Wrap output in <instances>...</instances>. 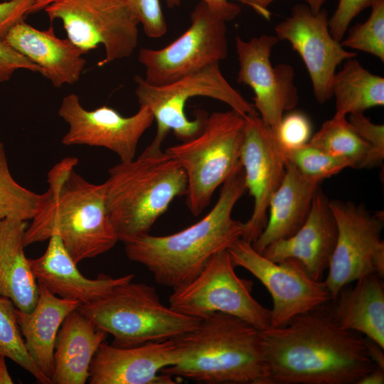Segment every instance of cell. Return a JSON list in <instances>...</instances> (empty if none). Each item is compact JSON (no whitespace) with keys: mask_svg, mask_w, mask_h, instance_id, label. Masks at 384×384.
Masks as SVG:
<instances>
[{"mask_svg":"<svg viewBox=\"0 0 384 384\" xmlns=\"http://www.w3.org/2000/svg\"><path fill=\"white\" fill-rule=\"evenodd\" d=\"M324 306L261 331L267 384H357L378 367L365 338Z\"/></svg>","mask_w":384,"mask_h":384,"instance_id":"obj_1","label":"cell"},{"mask_svg":"<svg viewBox=\"0 0 384 384\" xmlns=\"http://www.w3.org/2000/svg\"><path fill=\"white\" fill-rule=\"evenodd\" d=\"M76 157H65L48 173V190L26 228L28 246L58 235L75 263L111 250L119 241L107 210L105 186L74 170Z\"/></svg>","mask_w":384,"mask_h":384,"instance_id":"obj_2","label":"cell"},{"mask_svg":"<svg viewBox=\"0 0 384 384\" xmlns=\"http://www.w3.org/2000/svg\"><path fill=\"white\" fill-rule=\"evenodd\" d=\"M242 167L223 184L210 211L178 233H149L124 242L127 257L145 266L161 285L176 289L193 280L218 252L241 238L243 223L232 217L233 208L246 191Z\"/></svg>","mask_w":384,"mask_h":384,"instance_id":"obj_3","label":"cell"},{"mask_svg":"<svg viewBox=\"0 0 384 384\" xmlns=\"http://www.w3.org/2000/svg\"><path fill=\"white\" fill-rule=\"evenodd\" d=\"M178 358L161 374L206 384H267L261 330L215 312L173 338Z\"/></svg>","mask_w":384,"mask_h":384,"instance_id":"obj_4","label":"cell"},{"mask_svg":"<svg viewBox=\"0 0 384 384\" xmlns=\"http://www.w3.org/2000/svg\"><path fill=\"white\" fill-rule=\"evenodd\" d=\"M103 183L110 222L123 242L148 234L173 200L187 191L181 164L151 144L132 161L110 168Z\"/></svg>","mask_w":384,"mask_h":384,"instance_id":"obj_5","label":"cell"},{"mask_svg":"<svg viewBox=\"0 0 384 384\" xmlns=\"http://www.w3.org/2000/svg\"><path fill=\"white\" fill-rule=\"evenodd\" d=\"M78 309L112 336V345L118 347L173 339L195 329L201 319L164 305L154 287L132 281Z\"/></svg>","mask_w":384,"mask_h":384,"instance_id":"obj_6","label":"cell"},{"mask_svg":"<svg viewBox=\"0 0 384 384\" xmlns=\"http://www.w3.org/2000/svg\"><path fill=\"white\" fill-rule=\"evenodd\" d=\"M245 116L230 110L207 116L195 137L165 151L183 169L186 205L197 216L208 206L216 188L242 167L240 161Z\"/></svg>","mask_w":384,"mask_h":384,"instance_id":"obj_7","label":"cell"},{"mask_svg":"<svg viewBox=\"0 0 384 384\" xmlns=\"http://www.w3.org/2000/svg\"><path fill=\"white\" fill-rule=\"evenodd\" d=\"M134 80L139 107H148L156 122V133L151 144L157 146H161L170 131L182 142L195 137L202 131L207 114L197 110L196 118L191 120L185 113L187 101L193 97L218 100L245 117L258 115L253 105L225 78L219 63L162 86L150 85L139 75Z\"/></svg>","mask_w":384,"mask_h":384,"instance_id":"obj_8","label":"cell"},{"mask_svg":"<svg viewBox=\"0 0 384 384\" xmlns=\"http://www.w3.org/2000/svg\"><path fill=\"white\" fill-rule=\"evenodd\" d=\"M235 267L228 250L216 252L197 277L174 289L169 306L198 319L215 312L228 314L261 331L267 329L271 310L253 298L252 282L239 277Z\"/></svg>","mask_w":384,"mask_h":384,"instance_id":"obj_9","label":"cell"},{"mask_svg":"<svg viewBox=\"0 0 384 384\" xmlns=\"http://www.w3.org/2000/svg\"><path fill=\"white\" fill-rule=\"evenodd\" d=\"M63 23L67 38L86 54L103 46L105 65L129 57L138 42V19L124 0H56L45 8Z\"/></svg>","mask_w":384,"mask_h":384,"instance_id":"obj_10","label":"cell"},{"mask_svg":"<svg viewBox=\"0 0 384 384\" xmlns=\"http://www.w3.org/2000/svg\"><path fill=\"white\" fill-rule=\"evenodd\" d=\"M336 221V243L323 283L335 301L347 284L370 274L384 277L383 213L362 205L330 201Z\"/></svg>","mask_w":384,"mask_h":384,"instance_id":"obj_11","label":"cell"},{"mask_svg":"<svg viewBox=\"0 0 384 384\" xmlns=\"http://www.w3.org/2000/svg\"><path fill=\"white\" fill-rule=\"evenodd\" d=\"M188 28L161 49L142 48L139 62L146 82L162 86L191 75L228 56L226 21L203 1L191 14Z\"/></svg>","mask_w":384,"mask_h":384,"instance_id":"obj_12","label":"cell"},{"mask_svg":"<svg viewBox=\"0 0 384 384\" xmlns=\"http://www.w3.org/2000/svg\"><path fill=\"white\" fill-rule=\"evenodd\" d=\"M235 267L249 271L272 298L270 326L282 327L294 317L314 310L331 300L323 281L313 279L295 259L273 262L240 238L228 249Z\"/></svg>","mask_w":384,"mask_h":384,"instance_id":"obj_13","label":"cell"},{"mask_svg":"<svg viewBox=\"0 0 384 384\" xmlns=\"http://www.w3.org/2000/svg\"><path fill=\"white\" fill-rule=\"evenodd\" d=\"M278 41L276 36L266 34L247 41L235 38L240 65L237 81L252 88V105L274 134L284 112L294 108L299 100L292 66L271 63L270 55Z\"/></svg>","mask_w":384,"mask_h":384,"instance_id":"obj_14","label":"cell"},{"mask_svg":"<svg viewBox=\"0 0 384 384\" xmlns=\"http://www.w3.org/2000/svg\"><path fill=\"white\" fill-rule=\"evenodd\" d=\"M58 114L69 126L61 141L64 145L104 147L116 154L121 162L135 158L141 137L154 120L148 107H139L130 117L107 105L87 110L75 93L63 98Z\"/></svg>","mask_w":384,"mask_h":384,"instance_id":"obj_15","label":"cell"},{"mask_svg":"<svg viewBox=\"0 0 384 384\" xmlns=\"http://www.w3.org/2000/svg\"><path fill=\"white\" fill-rule=\"evenodd\" d=\"M274 31L277 38L288 41L303 60L316 101L327 102L332 97L336 68L343 61L356 58L357 53L346 49L331 36L326 11L321 9L314 13L307 5H296Z\"/></svg>","mask_w":384,"mask_h":384,"instance_id":"obj_16","label":"cell"},{"mask_svg":"<svg viewBox=\"0 0 384 384\" xmlns=\"http://www.w3.org/2000/svg\"><path fill=\"white\" fill-rule=\"evenodd\" d=\"M240 161L254 206L241 239L252 244L266 226L271 198L281 184L287 160L276 137L259 115H247Z\"/></svg>","mask_w":384,"mask_h":384,"instance_id":"obj_17","label":"cell"},{"mask_svg":"<svg viewBox=\"0 0 384 384\" xmlns=\"http://www.w3.org/2000/svg\"><path fill=\"white\" fill-rule=\"evenodd\" d=\"M174 339L132 347H118L104 341L90 365V384H174L172 376L161 374L177 361Z\"/></svg>","mask_w":384,"mask_h":384,"instance_id":"obj_18","label":"cell"},{"mask_svg":"<svg viewBox=\"0 0 384 384\" xmlns=\"http://www.w3.org/2000/svg\"><path fill=\"white\" fill-rule=\"evenodd\" d=\"M329 202L319 188L308 217L301 228L291 237L270 244L262 254L275 262L295 259L313 279L322 281L338 235L336 221Z\"/></svg>","mask_w":384,"mask_h":384,"instance_id":"obj_19","label":"cell"},{"mask_svg":"<svg viewBox=\"0 0 384 384\" xmlns=\"http://www.w3.org/2000/svg\"><path fill=\"white\" fill-rule=\"evenodd\" d=\"M45 252L29 259L33 274L38 282L53 294L80 304L94 302L110 293L115 287L132 281L134 275L112 277L105 274L95 279L84 277L77 267L62 240L52 235Z\"/></svg>","mask_w":384,"mask_h":384,"instance_id":"obj_20","label":"cell"},{"mask_svg":"<svg viewBox=\"0 0 384 384\" xmlns=\"http://www.w3.org/2000/svg\"><path fill=\"white\" fill-rule=\"evenodd\" d=\"M5 42L41 69L53 86L77 82L85 66V52L68 38L56 36L52 26L37 29L24 21L10 31Z\"/></svg>","mask_w":384,"mask_h":384,"instance_id":"obj_21","label":"cell"},{"mask_svg":"<svg viewBox=\"0 0 384 384\" xmlns=\"http://www.w3.org/2000/svg\"><path fill=\"white\" fill-rule=\"evenodd\" d=\"M321 182L287 162L283 180L270 201L266 226L252 244L257 252L262 254L270 244L291 237L301 228Z\"/></svg>","mask_w":384,"mask_h":384,"instance_id":"obj_22","label":"cell"},{"mask_svg":"<svg viewBox=\"0 0 384 384\" xmlns=\"http://www.w3.org/2000/svg\"><path fill=\"white\" fill-rule=\"evenodd\" d=\"M107 336L78 309L70 312L55 339L51 383L85 384L92 358Z\"/></svg>","mask_w":384,"mask_h":384,"instance_id":"obj_23","label":"cell"},{"mask_svg":"<svg viewBox=\"0 0 384 384\" xmlns=\"http://www.w3.org/2000/svg\"><path fill=\"white\" fill-rule=\"evenodd\" d=\"M38 284L39 294L35 307L31 311L16 308L15 313L30 356L51 380L57 334L66 316L80 304L60 298Z\"/></svg>","mask_w":384,"mask_h":384,"instance_id":"obj_24","label":"cell"},{"mask_svg":"<svg viewBox=\"0 0 384 384\" xmlns=\"http://www.w3.org/2000/svg\"><path fill=\"white\" fill-rule=\"evenodd\" d=\"M26 228V221L0 220V297L11 299L19 310L31 311L39 289L23 251Z\"/></svg>","mask_w":384,"mask_h":384,"instance_id":"obj_25","label":"cell"},{"mask_svg":"<svg viewBox=\"0 0 384 384\" xmlns=\"http://www.w3.org/2000/svg\"><path fill=\"white\" fill-rule=\"evenodd\" d=\"M383 279L370 274L356 280L351 289H342L331 311L339 326L361 333L384 348Z\"/></svg>","mask_w":384,"mask_h":384,"instance_id":"obj_26","label":"cell"},{"mask_svg":"<svg viewBox=\"0 0 384 384\" xmlns=\"http://www.w3.org/2000/svg\"><path fill=\"white\" fill-rule=\"evenodd\" d=\"M336 113L360 114L384 105V78L366 69L355 58L346 60L331 85Z\"/></svg>","mask_w":384,"mask_h":384,"instance_id":"obj_27","label":"cell"},{"mask_svg":"<svg viewBox=\"0 0 384 384\" xmlns=\"http://www.w3.org/2000/svg\"><path fill=\"white\" fill-rule=\"evenodd\" d=\"M309 144L348 161L351 168L377 166L370 146L356 132L346 115L335 113L311 136Z\"/></svg>","mask_w":384,"mask_h":384,"instance_id":"obj_28","label":"cell"},{"mask_svg":"<svg viewBox=\"0 0 384 384\" xmlns=\"http://www.w3.org/2000/svg\"><path fill=\"white\" fill-rule=\"evenodd\" d=\"M12 301L0 297V355L7 357L30 373L43 384L51 380L30 356L21 336Z\"/></svg>","mask_w":384,"mask_h":384,"instance_id":"obj_29","label":"cell"},{"mask_svg":"<svg viewBox=\"0 0 384 384\" xmlns=\"http://www.w3.org/2000/svg\"><path fill=\"white\" fill-rule=\"evenodd\" d=\"M42 194L19 185L9 170L6 151L0 142V220L10 218L26 221L33 218Z\"/></svg>","mask_w":384,"mask_h":384,"instance_id":"obj_30","label":"cell"},{"mask_svg":"<svg viewBox=\"0 0 384 384\" xmlns=\"http://www.w3.org/2000/svg\"><path fill=\"white\" fill-rule=\"evenodd\" d=\"M363 23H356L341 41L344 48L370 53L384 61V0H376Z\"/></svg>","mask_w":384,"mask_h":384,"instance_id":"obj_31","label":"cell"},{"mask_svg":"<svg viewBox=\"0 0 384 384\" xmlns=\"http://www.w3.org/2000/svg\"><path fill=\"white\" fill-rule=\"evenodd\" d=\"M284 154L287 162L302 174L322 181L347 167H351L348 161L330 155L309 143Z\"/></svg>","mask_w":384,"mask_h":384,"instance_id":"obj_32","label":"cell"},{"mask_svg":"<svg viewBox=\"0 0 384 384\" xmlns=\"http://www.w3.org/2000/svg\"><path fill=\"white\" fill-rule=\"evenodd\" d=\"M274 135L284 154L309 143L311 137V124L305 114L292 112L283 116Z\"/></svg>","mask_w":384,"mask_h":384,"instance_id":"obj_33","label":"cell"},{"mask_svg":"<svg viewBox=\"0 0 384 384\" xmlns=\"http://www.w3.org/2000/svg\"><path fill=\"white\" fill-rule=\"evenodd\" d=\"M150 38H160L167 31V25L159 0H124Z\"/></svg>","mask_w":384,"mask_h":384,"instance_id":"obj_34","label":"cell"},{"mask_svg":"<svg viewBox=\"0 0 384 384\" xmlns=\"http://www.w3.org/2000/svg\"><path fill=\"white\" fill-rule=\"evenodd\" d=\"M376 0H339L337 7L329 19L331 36L341 41L352 20L363 10L371 7Z\"/></svg>","mask_w":384,"mask_h":384,"instance_id":"obj_35","label":"cell"},{"mask_svg":"<svg viewBox=\"0 0 384 384\" xmlns=\"http://www.w3.org/2000/svg\"><path fill=\"white\" fill-rule=\"evenodd\" d=\"M349 123L370 146L377 165L384 159V126L372 122L363 113L349 114Z\"/></svg>","mask_w":384,"mask_h":384,"instance_id":"obj_36","label":"cell"},{"mask_svg":"<svg viewBox=\"0 0 384 384\" xmlns=\"http://www.w3.org/2000/svg\"><path fill=\"white\" fill-rule=\"evenodd\" d=\"M33 13H35L33 0H9L0 3V42H5L13 27Z\"/></svg>","mask_w":384,"mask_h":384,"instance_id":"obj_37","label":"cell"},{"mask_svg":"<svg viewBox=\"0 0 384 384\" xmlns=\"http://www.w3.org/2000/svg\"><path fill=\"white\" fill-rule=\"evenodd\" d=\"M18 69L41 73L40 67L13 49L6 42H0V83L8 81Z\"/></svg>","mask_w":384,"mask_h":384,"instance_id":"obj_38","label":"cell"},{"mask_svg":"<svg viewBox=\"0 0 384 384\" xmlns=\"http://www.w3.org/2000/svg\"><path fill=\"white\" fill-rule=\"evenodd\" d=\"M168 8L172 9L181 4L182 0H164ZM226 21L233 20L240 11V7L231 0H201ZM242 3V0H236Z\"/></svg>","mask_w":384,"mask_h":384,"instance_id":"obj_39","label":"cell"},{"mask_svg":"<svg viewBox=\"0 0 384 384\" xmlns=\"http://www.w3.org/2000/svg\"><path fill=\"white\" fill-rule=\"evenodd\" d=\"M274 0H242V4H246L255 11L265 19L270 18L271 13L268 10L269 5ZM307 6L314 12H319L326 0H304Z\"/></svg>","mask_w":384,"mask_h":384,"instance_id":"obj_40","label":"cell"},{"mask_svg":"<svg viewBox=\"0 0 384 384\" xmlns=\"http://www.w3.org/2000/svg\"><path fill=\"white\" fill-rule=\"evenodd\" d=\"M364 338L366 346L370 358L377 366L384 369V348L373 340L367 337Z\"/></svg>","mask_w":384,"mask_h":384,"instance_id":"obj_41","label":"cell"},{"mask_svg":"<svg viewBox=\"0 0 384 384\" xmlns=\"http://www.w3.org/2000/svg\"><path fill=\"white\" fill-rule=\"evenodd\" d=\"M384 383V369L376 367L363 376L357 384H383Z\"/></svg>","mask_w":384,"mask_h":384,"instance_id":"obj_42","label":"cell"},{"mask_svg":"<svg viewBox=\"0 0 384 384\" xmlns=\"http://www.w3.org/2000/svg\"><path fill=\"white\" fill-rule=\"evenodd\" d=\"M4 358L0 355V384H11L14 382L8 371Z\"/></svg>","mask_w":384,"mask_h":384,"instance_id":"obj_43","label":"cell"},{"mask_svg":"<svg viewBox=\"0 0 384 384\" xmlns=\"http://www.w3.org/2000/svg\"><path fill=\"white\" fill-rule=\"evenodd\" d=\"M9 1V0H5ZM56 0H33L34 2V11H38L41 9H45L50 4L53 3Z\"/></svg>","mask_w":384,"mask_h":384,"instance_id":"obj_44","label":"cell"}]
</instances>
